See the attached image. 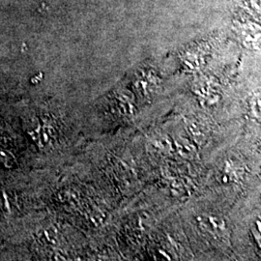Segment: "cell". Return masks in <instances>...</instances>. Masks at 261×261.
Masks as SVG:
<instances>
[{"instance_id":"cell-1","label":"cell","mask_w":261,"mask_h":261,"mask_svg":"<svg viewBox=\"0 0 261 261\" xmlns=\"http://www.w3.org/2000/svg\"><path fill=\"white\" fill-rule=\"evenodd\" d=\"M0 162L5 164L6 166H11L13 163V156L9 152L5 151L3 148L0 147Z\"/></svg>"}]
</instances>
